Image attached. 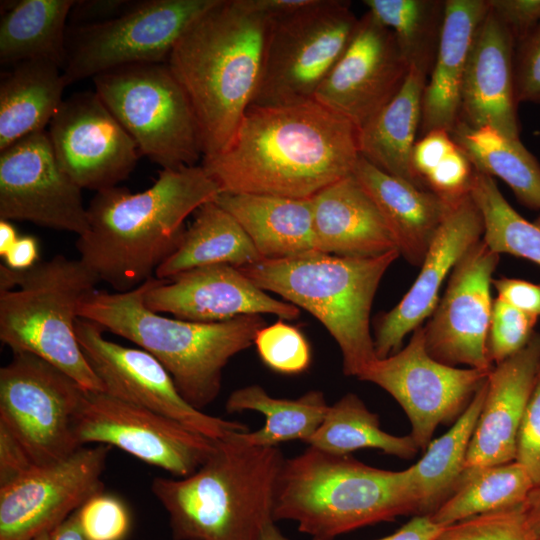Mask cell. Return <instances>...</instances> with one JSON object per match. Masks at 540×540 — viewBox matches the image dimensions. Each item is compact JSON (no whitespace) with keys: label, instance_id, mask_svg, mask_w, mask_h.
Masks as SVG:
<instances>
[{"label":"cell","instance_id":"c3c4849f","mask_svg":"<svg viewBox=\"0 0 540 540\" xmlns=\"http://www.w3.org/2000/svg\"><path fill=\"white\" fill-rule=\"evenodd\" d=\"M133 3L130 0H76L69 13L68 26L81 27L111 20L128 10Z\"/></svg>","mask_w":540,"mask_h":540},{"label":"cell","instance_id":"11a10c76","mask_svg":"<svg viewBox=\"0 0 540 540\" xmlns=\"http://www.w3.org/2000/svg\"><path fill=\"white\" fill-rule=\"evenodd\" d=\"M51 540H88L80 528L76 511L52 530Z\"/></svg>","mask_w":540,"mask_h":540},{"label":"cell","instance_id":"e575fe53","mask_svg":"<svg viewBox=\"0 0 540 540\" xmlns=\"http://www.w3.org/2000/svg\"><path fill=\"white\" fill-rule=\"evenodd\" d=\"M329 405L324 393L310 390L296 399L276 398L259 385L234 390L225 403L228 413L253 410L265 416V424L256 431L239 432L247 444L278 447L282 442H307L323 422Z\"/></svg>","mask_w":540,"mask_h":540},{"label":"cell","instance_id":"6f0895ef","mask_svg":"<svg viewBox=\"0 0 540 540\" xmlns=\"http://www.w3.org/2000/svg\"><path fill=\"white\" fill-rule=\"evenodd\" d=\"M260 540H290L285 537L278 527L275 525V522L269 523L263 530Z\"/></svg>","mask_w":540,"mask_h":540},{"label":"cell","instance_id":"74e56055","mask_svg":"<svg viewBox=\"0 0 540 540\" xmlns=\"http://www.w3.org/2000/svg\"><path fill=\"white\" fill-rule=\"evenodd\" d=\"M368 11L396 39L408 64L426 76L431 73L441 37L445 1L365 0Z\"/></svg>","mask_w":540,"mask_h":540},{"label":"cell","instance_id":"484cf974","mask_svg":"<svg viewBox=\"0 0 540 540\" xmlns=\"http://www.w3.org/2000/svg\"><path fill=\"white\" fill-rule=\"evenodd\" d=\"M352 174L378 207L400 256L420 267L435 234L456 203L388 174L362 156Z\"/></svg>","mask_w":540,"mask_h":540},{"label":"cell","instance_id":"681fc988","mask_svg":"<svg viewBox=\"0 0 540 540\" xmlns=\"http://www.w3.org/2000/svg\"><path fill=\"white\" fill-rule=\"evenodd\" d=\"M499 298L517 309L540 316V283H532L522 279L501 277L493 279Z\"/></svg>","mask_w":540,"mask_h":540},{"label":"cell","instance_id":"5bb4252c","mask_svg":"<svg viewBox=\"0 0 540 540\" xmlns=\"http://www.w3.org/2000/svg\"><path fill=\"white\" fill-rule=\"evenodd\" d=\"M74 434L81 447L113 446L179 478L194 473L215 447V440L180 422L105 392H86Z\"/></svg>","mask_w":540,"mask_h":540},{"label":"cell","instance_id":"ab89813d","mask_svg":"<svg viewBox=\"0 0 540 540\" xmlns=\"http://www.w3.org/2000/svg\"><path fill=\"white\" fill-rule=\"evenodd\" d=\"M254 345L262 362L271 370L286 374H300L311 363L310 345L295 326L279 320L261 328Z\"/></svg>","mask_w":540,"mask_h":540},{"label":"cell","instance_id":"60d3db41","mask_svg":"<svg viewBox=\"0 0 540 540\" xmlns=\"http://www.w3.org/2000/svg\"><path fill=\"white\" fill-rule=\"evenodd\" d=\"M435 540H536L523 504L472 516L443 527Z\"/></svg>","mask_w":540,"mask_h":540},{"label":"cell","instance_id":"836d02e7","mask_svg":"<svg viewBox=\"0 0 540 540\" xmlns=\"http://www.w3.org/2000/svg\"><path fill=\"white\" fill-rule=\"evenodd\" d=\"M450 135L475 170L500 178L522 205L540 210V164L519 138L489 126L472 128L460 120Z\"/></svg>","mask_w":540,"mask_h":540},{"label":"cell","instance_id":"ac0fdd59","mask_svg":"<svg viewBox=\"0 0 540 540\" xmlns=\"http://www.w3.org/2000/svg\"><path fill=\"white\" fill-rule=\"evenodd\" d=\"M500 255L481 239L458 261L447 288L425 326V346L435 360L490 371L487 338L491 285Z\"/></svg>","mask_w":540,"mask_h":540},{"label":"cell","instance_id":"30bf717a","mask_svg":"<svg viewBox=\"0 0 540 540\" xmlns=\"http://www.w3.org/2000/svg\"><path fill=\"white\" fill-rule=\"evenodd\" d=\"M93 81L95 92L139 152L162 169L195 166L203 158L193 107L167 63L124 66Z\"/></svg>","mask_w":540,"mask_h":540},{"label":"cell","instance_id":"7c38bea8","mask_svg":"<svg viewBox=\"0 0 540 540\" xmlns=\"http://www.w3.org/2000/svg\"><path fill=\"white\" fill-rule=\"evenodd\" d=\"M87 391L40 357L13 353L0 369V424L34 465L63 460L81 448L74 421Z\"/></svg>","mask_w":540,"mask_h":540},{"label":"cell","instance_id":"b9f144b4","mask_svg":"<svg viewBox=\"0 0 540 540\" xmlns=\"http://www.w3.org/2000/svg\"><path fill=\"white\" fill-rule=\"evenodd\" d=\"M538 317L523 312L503 299L493 300L487 338V354L496 365L524 348L534 334Z\"/></svg>","mask_w":540,"mask_h":540},{"label":"cell","instance_id":"8992f818","mask_svg":"<svg viewBox=\"0 0 540 540\" xmlns=\"http://www.w3.org/2000/svg\"><path fill=\"white\" fill-rule=\"evenodd\" d=\"M416 515L407 469L392 471L309 446L284 460L274 520L294 521L312 540Z\"/></svg>","mask_w":540,"mask_h":540},{"label":"cell","instance_id":"8fae6325","mask_svg":"<svg viewBox=\"0 0 540 540\" xmlns=\"http://www.w3.org/2000/svg\"><path fill=\"white\" fill-rule=\"evenodd\" d=\"M216 1H134L111 20L68 26L62 70L66 85L124 66L167 63L183 34Z\"/></svg>","mask_w":540,"mask_h":540},{"label":"cell","instance_id":"44dd1931","mask_svg":"<svg viewBox=\"0 0 540 540\" xmlns=\"http://www.w3.org/2000/svg\"><path fill=\"white\" fill-rule=\"evenodd\" d=\"M145 303L157 313L193 322L262 314L291 320L300 315L297 306L270 296L231 265L200 267L168 280L155 277Z\"/></svg>","mask_w":540,"mask_h":540},{"label":"cell","instance_id":"d6986e66","mask_svg":"<svg viewBox=\"0 0 540 540\" xmlns=\"http://www.w3.org/2000/svg\"><path fill=\"white\" fill-rule=\"evenodd\" d=\"M48 136L66 174L81 188L117 186L134 169L137 144L96 92L63 100L49 123Z\"/></svg>","mask_w":540,"mask_h":540},{"label":"cell","instance_id":"9f6ffc18","mask_svg":"<svg viewBox=\"0 0 540 540\" xmlns=\"http://www.w3.org/2000/svg\"><path fill=\"white\" fill-rule=\"evenodd\" d=\"M18 236L10 221L0 220V255L3 257L16 243Z\"/></svg>","mask_w":540,"mask_h":540},{"label":"cell","instance_id":"603a6c76","mask_svg":"<svg viewBox=\"0 0 540 540\" xmlns=\"http://www.w3.org/2000/svg\"><path fill=\"white\" fill-rule=\"evenodd\" d=\"M515 44L509 30L489 8L470 49L461 88L459 120L472 128L489 126L518 139Z\"/></svg>","mask_w":540,"mask_h":540},{"label":"cell","instance_id":"9c48e42d","mask_svg":"<svg viewBox=\"0 0 540 540\" xmlns=\"http://www.w3.org/2000/svg\"><path fill=\"white\" fill-rule=\"evenodd\" d=\"M359 18L349 1L309 0L268 19L263 63L251 105L307 102L341 57Z\"/></svg>","mask_w":540,"mask_h":540},{"label":"cell","instance_id":"ffe728a7","mask_svg":"<svg viewBox=\"0 0 540 540\" xmlns=\"http://www.w3.org/2000/svg\"><path fill=\"white\" fill-rule=\"evenodd\" d=\"M408 71L393 32L367 11L314 100L360 129L396 96Z\"/></svg>","mask_w":540,"mask_h":540},{"label":"cell","instance_id":"9a60e30c","mask_svg":"<svg viewBox=\"0 0 540 540\" xmlns=\"http://www.w3.org/2000/svg\"><path fill=\"white\" fill-rule=\"evenodd\" d=\"M104 331L87 319L76 321L77 340L105 393L176 420L213 440L233 432L249 431L244 423L211 416L194 408L152 354L112 342L104 337Z\"/></svg>","mask_w":540,"mask_h":540},{"label":"cell","instance_id":"f6af8a7d","mask_svg":"<svg viewBox=\"0 0 540 540\" xmlns=\"http://www.w3.org/2000/svg\"><path fill=\"white\" fill-rule=\"evenodd\" d=\"M514 81L517 102L540 103V23L517 44Z\"/></svg>","mask_w":540,"mask_h":540},{"label":"cell","instance_id":"5b68a950","mask_svg":"<svg viewBox=\"0 0 540 540\" xmlns=\"http://www.w3.org/2000/svg\"><path fill=\"white\" fill-rule=\"evenodd\" d=\"M154 279L125 292L95 290L80 302L78 316L152 354L169 372L182 397L202 411L217 398L229 360L254 344L266 322L262 315L220 322L166 317L145 303Z\"/></svg>","mask_w":540,"mask_h":540},{"label":"cell","instance_id":"6da1fadb","mask_svg":"<svg viewBox=\"0 0 540 540\" xmlns=\"http://www.w3.org/2000/svg\"><path fill=\"white\" fill-rule=\"evenodd\" d=\"M358 132L314 99L250 105L226 149L201 166L221 193L308 199L353 173Z\"/></svg>","mask_w":540,"mask_h":540},{"label":"cell","instance_id":"680465c9","mask_svg":"<svg viewBox=\"0 0 540 540\" xmlns=\"http://www.w3.org/2000/svg\"><path fill=\"white\" fill-rule=\"evenodd\" d=\"M51 532L52 531L43 532L42 534L35 537L33 540H51Z\"/></svg>","mask_w":540,"mask_h":540},{"label":"cell","instance_id":"d590c367","mask_svg":"<svg viewBox=\"0 0 540 540\" xmlns=\"http://www.w3.org/2000/svg\"><path fill=\"white\" fill-rule=\"evenodd\" d=\"M534 484L517 461L466 468L453 493L429 517L441 527L522 505Z\"/></svg>","mask_w":540,"mask_h":540},{"label":"cell","instance_id":"3957f363","mask_svg":"<svg viewBox=\"0 0 540 540\" xmlns=\"http://www.w3.org/2000/svg\"><path fill=\"white\" fill-rule=\"evenodd\" d=\"M268 17L217 0L183 34L167 65L196 115L203 158L231 142L260 79Z\"/></svg>","mask_w":540,"mask_h":540},{"label":"cell","instance_id":"f546056e","mask_svg":"<svg viewBox=\"0 0 540 540\" xmlns=\"http://www.w3.org/2000/svg\"><path fill=\"white\" fill-rule=\"evenodd\" d=\"M0 81V152L34 133L44 131L63 102L62 69L47 60L11 66Z\"/></svg>","mask_w":540,"mask_h":540},{"label":"cell","instance_id":"f35d334b","mask_svg":"<svg viewBox=\"0 0 540 540\" xmlns=\"http://www.w3.org/2000/svg\"><path fill=\"white\" fill-rule=\"evenodd\" d=\"M470 196L483 218L482 240L492 251L540 265V217L534 222L523 218L504 198L494 178L475 169Z\"/></svg>","mask_w":540,"mask_h":540},{"label":"cell","instance_id":"4316f807","mask_svg":"<svg viewBox=\"0 0 540 540\" xmlns=\"http://www.w3.org/2000/svg\"><path fill=\"white\" fill-rule=\"evenodd\" d=\"M488 0H447L437 55L422 97L420 131L449 133L459 120L461 88L476 30Z\"/></svg>","mask_w":540,"mask_h":540},{"label":"cell","instance_id":"f5cc1de1","mask_svg":"<svg viewBox=\"0 0 540 540\" xmlns=\"http://www.w3.org/2000/svg\"><path fill=\"white\" fill-rule=\"evenodd\" d=\"M248 9L268 18L281 15L304 6L309 0H241Z\"/></svg>","mask_w":540,"mask_h":540},{"label":"cell","instance_id":"7dc6e473","mask_svg":"<svg viewBox=\"0 0 540 540\" xmlns=\"http://www.w3.org/2000/svg\"><path fill=\"white\" fill-rule=\"evenodd\" d=\"M34 466L20 442L0 424V487L16 481Z\"/></svg>","mask_w":540,"mask_h":540},{"label":"cell","instance_id":"1f68e13d","mask_svg":"<svg viewBox=\"0 0 540 540\" xmlns=\"http://www.w3.org/2000/svg\"><path fill=\"white\" fill-rule=\"evenodd\" d=\"M75 0H20L5 3L0 22V62L13 66L47 60L66 62L68 17Z\"/></svg>","mask_w":540,"mask_h":540},{"label":"cell","instance_id":"7bdbcfd3","mask_svg":"<svg viewBox=\"0 0 540 540\" xmlns=\"http://www.w3.org/2000/svg\"><path fill=\"white\" fill-rule=\"evenodd\" d=\"M80 528L88 540H125L131 530V514L118 496L104 491L76 510Z\"/></svg>","mask_w":540,"mask_h":540},{"label":"cell","instance_id":"cb8c5ba5","mask_svg":"<svg viewBox=\"0 0 540 540\" xmlns=\"http://www.w3.org/2000/svg\"><path fill=\"white\" fill-rule=\"evenodd\" d=\"M540 368V333L493 366L468 448L466 468L515 461L519 427Z\"/></svg>","mask_w":540,"mask_h":540},{"label":"cell","instance_id":"8d00e7d4","mask_svg":"<svg viewBox=\"0 0 540 540\" xmlns=\"http://www.w3.org/2000/svg\"><path fill=\"white\" fill-rule=\"evenodd\" d=\"M306 443L337 455L377 449L398 458L412 459L419 450L410 434L396 436L381 429L378 415L354 393H347L329 405L323 422Z\"/></svg>","mask_w":540,"mask_h":540},{"label":"cell","instance_id":"2e32d148","mask_svg":"<svg viewBox=\"0 0 540 540\" xmlns=\"http://www.w3.org/2000/svg\"><path fill=\"white\" fill-rule=\"evenodd\" d=\"M111 448L83 446L0 487V540H33L104 491L102 475Z\"/></svg>","mask_w":540,"mask_h":540},{"label":"cell","instance_id":"d4e9b609","mask_svg":"<svg viewBox=\"0 0 540 540\" xmlns=\"http://www.w3.org/2000/svg\"><path fill=\"white\" fill-rule=\"evenodd\" d=\"M310 199L315 251L365 258L397 250L378 207L353 174Z\"/></svg>","mask_w":540,"mask_h":540},{"label":"cell","instance_id":"83f0119b","mask_svg":"<svg viewBox=\"0 0 540 540\" xmlns=\"http://www.w3.org/2000/svg\"><path fill=\"white\" fill-rule=\"evenodd\" d=\"M216 202L237 220L262 259L315 251L310 198L220 193Z\"/></svg>","mask_w":540,"mask_h":540},{"label":"cell","instance_id":"e0dca14e","mask_svg":"<svg viewBox=\"0 0 540 540\" xmlns=\"http://www.w3.org/2000/svg\"><path fill=\"white\" fill-rule=\"evenodd\" d=\"M81 190L60 166L45 130L1 151L0 220L28 221L80 236L88 229Z\"/></svg>","mask_w":540,"mask_h":540},{"label":"cell","instance_id":"ba28073f","mask_svg":"<svg viewBox=\"0 0 540 540\" xmlns=\"http://www.w3.org/2000/svg\"><path fill=\"white\" fill-rule=\"evenodd\" d=\"M98 277L80 259L56 255L25 271L0 265V339L13 353L33 354L84 389L104 392L76 336L80 302Z\"/></svg>","mask_w":540,"mask_h":540},{"label":"cell","instance_id":"7402d4cb","mask_svg":"<svg viewBox=\"0 0 540 540\" xmlns=\"http://www.w3.org/2000/svg\"><path fill=\"white\" fill-rule=\"evenodd\" d=\"M483 233L481 212L469 194L453 206L439 227L411 288L394 308L376 318L374 347L378 359L398 352L405 336L430 317L446 277Z\"/></svg>","mask_w":540,"mask_h":540},{"label":"cell","instance_id":"816d5d0a","mask_svg":"<svg viewBox=\"0 0 540 540\" xmlns=\"http://www.w3.org/2000/svg\"><path fill=\"white\" fill-rule=\"evenodd\" d=\"M442 528L428 515H416L396 532L376 540H435Z\"/></svg>","mask_w":540,"mask_h":540},{"label":"cell","instance_id":"bcb514c9","mask_svg":"<svg viewBox=\"0 0 540 540\" xmlns=\"http://www.w3.org/2000/svg\"><path fill=\"white\" fill-rule=\"evenodd\" d=\"M488 4L516 44L540 23V0H488Z\"/></svg>","mask_w":540,"mask_h":540},{"label":"cell","instance_id":"ee69618b","mask_svg":"<svg viewBox=\"0 0 540 540\" xmlns=\"http://www.w3.org/2000/svg\"><path fill=\"white\" fill-rule=\"evenodd\" d=\"M515 461L540 484V368L519 427Z\"/></svg>","mask_w":540,"mask_h":540},{"label":"cell","instance_id":"d6a6232c","mask_svg":"<svg viewBox=\"0 0 540 540\" xmlns=\"http://www.w3.org/2000/svg\"><path fill=\"white\" fill-rule=\"evenodd\" d=\"M486 390L487 380L449 430L432 440L421 459L407 468L416 515H431L457 487Z\"/></svg>","mask_w":540,"mask_h":540},{"label":"cell","instance_id":"7a4b0ae2","mask_svg":"<svg viewBox=\"0 0 540 540\" xmlns=\"http://www.w3.org/2000/svg\"><path fill=\"white\" fill-rule=\"evenodd\" d=\"M220 193L201 165L162 169L142 192L98 191L87 207L88 229L76 242L79 259L116 292L134 289L176 250L186 218Z\"/></svg>","mask_w":540,"mask_h":540},{"label":"cell","instance_id":"f907efd6","mask_svg":"<svg viewBox=\"0 0 540 540\" xmlns=\"http://www.w3.org/2000/svg\"><path fill=\"white\" fill-rule=\"evenodd\" d=\"M4 264L16 271H25L39 263V244L35 237L20 236L2 257Z\"/></svg>","mask_w":540,"mask_h":540},{"label":"cell","instance_id":"277c9868","mask_svg":"<svg viewBox=\"0 0 540 540\" xmlns=\"http://www.w3.org/2000/svg\"><path fill=\"white\" fill-rule=\"evenodd\" d=\"M284 456L252 446L239 432L215 440L207 460L179 479L155 477L151 490L169 516L174 540H260L274 520Z\"/></svg>","mask_w":540,"mask_h":540},{"label":"cell","instance_id":"52a82bcc","mask_svg":"<svg viewBox=\"0 0 540 540\" xmlns=\"http://www.w3.org/2000/svg\"><path fill=\"white\" fill-rule=\"evenodd\" d=\"M398 250L365 257L311 251L283 259H262L240 271L266 292L310 312L339 346L346 376L359 377L377 360L370 331L373 300Z\"/></svg>","mask_w":540,"mask_h":540},{"label":"cell","instance_id":"db71d44e","mask_svg":"<svg viewBox=\"0 0 540 540\" xmlns=\"http://www.w3.org/2000/svg\"><path fill=\"white\" fill-rule=\"evenodd\" d=\"M523 510L536 540H540V484L534 485L527 495Z\"/></svg>","mask_w":540,"mask_h":540},{"label":"cell","instance_id":"f1b7e54d","mask_svg":"<svg viewBox=\"0 0 540 540\" xmlns=\"http://www.w3.org/2000/svg\"><path fill=\"white\" fill-rule=\"evenodd\" d=\"M427 76L409 68L396 96L358 132L360 156L377 168L424 189L412 168ZM426 190V189H425Z\"/></svg>","mask_w":540,"mask_h":540},{"label":"cell","instance_id":"4dcf8cb0","mask_svg":"<svg viewBox=\"0 0 540 540\" xmlns=\"http://www.w3.org/2000/svg\"><path fill=\"white\" fill-rule=\"evenodd\" d=\"M262 260L237 220L216 200L202 205L185 229L176 250L157 268L155 277L168 280L200 267L237 268Z\"/></svg>","mask_w":540,"mask_h":540},{"label":"cell","instance_id":"4fadbf2b","mask_svg":"<svg viewBox=\"0 0 540 540\" xmlns=\"http://www.w3.org/2000/svg\"><path fill=\"white\" fill-rule=\"evenodd\" d=\"M490 371L435 360L426 349L421 325L404 348L375 360L358 379L379 386L396 400L410 421L411 437L424 451L439 425L453 424L465 411Z\"/></svg>","mask_w":540,"mask_h":540}]
</instances>
